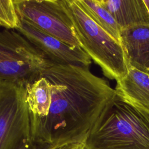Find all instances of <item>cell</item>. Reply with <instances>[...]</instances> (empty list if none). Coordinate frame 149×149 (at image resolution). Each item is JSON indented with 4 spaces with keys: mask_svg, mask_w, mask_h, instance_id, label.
I'll use <instances>...</instances> for the list:
<instances>
[{
    "mask_svg": "<svg viewBox=\"0 0 149 149\" xmlns=\"http://www.w3.org/2000/svg\"><path fill=\"white\" fill-rule=\"evenodd\" d=\"M41 74L50 83L51 102L46 116L30 118L32 138L56 146L84 143L115 89L88 67L52 63Z\"/></svg>",
    "mask_w": 149,
    "mask_h": 149,
    "instance_id": "6da1fadb",
    "label": "cell"
},
{
    "mask_svg": "<svg viewBox=\"0 0 149 149\" xmlns=\"http://www.w3.org/2000/svg\"><path fill=\"white\" fill-rule=\"evenodd\" d=\"M84 144L86 149H149V114L116 94Z\"/></svg>",
    "mask_w": 149,
    "mask_h": 149,
    "instance_id": "7a4b0ae2",
    "label": "cell"
},
{
    "mask_svg": "<svg viewBox=\"0 0 149 149\" xmlns=\"http://www.w3.org/2000/svg\"><path fill=\"white\" fill-rule=\"evenodd\" d=\"M70 17L81 48L101 68L105 76L116 81L127 73L122 47L88 16L79 0H61Z\"/></svg>",
    "mask_w": 149,
    "mask_h": 149,
    "instance_id": "3957f363",
    "label": "cell"
},
{
    "mask_svg": "<svg viewBox=\"0 0 149 149\" xmlns=\"http://www.w3.org/2000/svg\"><path fill=\"white\" fill-rule=\"evenodd\" d=\"M52 63L19 33L0 31V79L25 87Z\"/></svg>",
    "mask_w": 149,
    "mask_h": 149,
    "instance_id": "277c9868",
    "label": "cell"
},
{
    "mask_svg": "<svg viewBox=\"0 0 149 149\" xmlns=\"http://www.w3.org/2000/svg\"><path fill=\"white\" fill-rule=\"evenodd\" d=\"M32 137L25 87L0 79V149H16Z\"/></svg>",
    "mask_w": 149,
    "mask_h": 149,
    "instance_id": "5b68a950",
    "label": "cell"
},
{
    "mask_svg": "<svg viewBox=\"0 0 149 149\" xmlns=\"http://www.w3.org/2000/svg\"><path fill=\"white\" fill-rule=\"evenodd\" d=\"M14 1L20 19L71 46L80 47L61 0Z\"/></svg>",
    "mask_w": 149,
    "mask_h": 149,
    "instance_id": "8992f818",
    "label": "cell"
},
{
    "mask_svg": "<svg viewBox=\"0 0 149 149\" xmlns=\"http://www.w3.org/2000/svg\"><path fill=\"white\" fill-rule=\"evenodd\" d=\"M16 31L53 63L88 68L91 63L90 56L80 47L71 46L23 20L20 19Z\"/></svg>",
    "mask_w": 149,
    "mask_h": 149,
    "instance_id": "52a82bcc",
    "label": "cell"
},
{
    "mask_svg": "<svg viewBox=\"0 0 149 149\" xmlns=\"http://www.w3.org/2000/svg\"><path fill=\"white\" fill-rule=\"evenodd\" d=\"M120 44L127 68L149 74V26L137 25L121 29Z\"/></svg>",
    "mask_w": 149,
    "mask_h": 149,
    "instance_id": "ba28073f",
    "label": "cell"
},
{
    "mask_svg": "<svg viewBox=\"0 0 149 149\" xmlns=\"http://www.w3.org/2000/svg\"><path fill=\"white\" fill-rule=\"evenodd\" d=\"M116 81V94L149 114V74L132 68Z\"/></svg>",
    "mask_w": 149,
    "mask_h": 149,
    "instance_id": "9c48e42d",
    "label": "cell"
},
{
    "mask_svg": "<svg viewBox=\"0 0 149 149\" xmlns=\"http://www.w3.org/2000/svg\"><path fill=\"white\" fill-rule=\"evenodd\" d=\"M114 17L120 30L133 26H149V11L143 0H100Z\"/></svg>",
    "mask_w": 149,
    "mask_h": 149,
    "instance_id": "30bf717a",
    "label": "cell"
},
{
    "mask_svg": "<svg viewBox=\"0 0 149 149\" xmlns=\"http://www.w3.org/2000/svg\"><path fill=\"white\" fill-rule=\"evenodd\" d=\"M25 93L30 118L46 116L51 102V87L49 81L41 74L37 79L25 86Z\"/></svg>",
    "mask_w": 149,
    "mask_h": 149,
    "instance_id": "8fae6325",
    "label": "cell"
},
{
    "mask_svg": "<svg viewBox=\"0 0 149 149\" xmlns=\"http://www.w3.org/2000/svg\"><path fill=\"white\" fill-rule=\"evenodd\" d=\"M88 16L99 26L120 42V29L114 17L100 0H79Z\"/></svg>",
    "mask_w": 149,
    "mask_h": 149,
    "instance_id": "7c38bea8",
    "label": "cell"
},
{
    "mask_svg": "<svg viewBox=\"0 0 149 149\" xmlns=\"http://www.w3.org/2000/svg\"><path fill=\"white\" fill-rule=\"evenodd\" d=\"M20 18L16 10L14 0H0V27L6 30L17 29Z\"/></svg>",
    "mask_w": 149,
    "mask_h": 149,
    "instance_id": "4fadbf2b",
    "label": "cell"
},
{
    "mask_svg": "<svg viewBox=\"0 0 149 149\" xmlns=\"http://www.w3.org/2000/svg\"><path fill=\"white\" fill-rule=\"evenodd\" d=\"M62 146H56L48 143L37 141L30 137L24 140L16 149H57Z\"/></svg>",
    "mask_w": 149,
    "mask_h": 149,
    "instance_id": "5bb4252c",
    "label": "cell"
},
{
    "mask_svg": "<svg viewBox=\"0 0 149 149\" xmlns=\"http://www.w3.org/2000/svg\"><path fill=\"white\" fill-rule=\"evenodd\" d=\"M70 149H86L84 143H75L73 144Z\"/></svg>",
    "mask_w": 149,
    "mask_h": 149,
    "instance_id": "9a60e30c",
    "label": "cell"
},
{
    "mask_svg": "<svg viewBox=\"0 0 149 149\" xmlns=\"http://www.w3.org/2000/svg\"><path fill=\"white\" fill-rule=\"evenodd\" d=\"M73 144H65V145H63V146H61L60 147H59L57 149H70V148L71 147V146Z\"/></svg>",
    "mask_w": 149,
    "mask_h": 149,
    "instance_id": "2e32d148",
    "label": "cell"
},
{
    "mask_svg": "<svg viewBox=\"0 0 149 149\" xmlns=\"http://www.w3.org/2000/svg\"><path fill=\"white\" fill-rule=\"evenodd\" d=\"M144 3L146 4L148 11H149V0H143Z\"/></svg>",
    "mask_w": 149,
    "mask_h": 149,
    "instance_id": "e0dca14e",
    "label": "cell"
}]
</instances>
